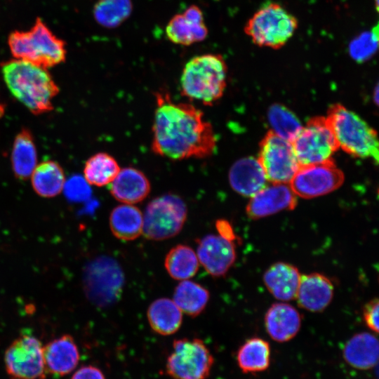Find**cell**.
I'll return each mask as SVG.
<instances>
[{
  "mask_svg": "<svg viewBox=\"0 0 379 379\" xmlns=\"http://www.w3.org/2000/svg\"><path fill=\"white\" fill-rule=\"evenodd\" d=\"M152 151L171 160L204 159L216 149L212 124L203 112L187 102H174L168 92L155 93Z\"/></svg>",
  "mask_w": 379,
  "mask_h": 379,
  "instance_id": "6da1fadb",
  "label": "cell"
},
{
  "mask_svg": "<svg viewBox=\"0 0 379 379\" xmlns=\"http://www.w3.org/2000/svg\"><path fill=\"white\" fill-rule=\"evenodd\" d=\"M1 72L11 94L31 112L40 114L53 109L59 88L47 69L15 59L3 63Z\"/></svg>",
  "mask_w": 379,
  "mask_h": 379,
  "instance_id": "7a4b0ae2",
  "label": "cell"
},
{
  "mask_svg": "<svg viewBox=\"0 0 379 379\" xmlns=\"http://www.w3.org/2000/svg\"><path fill=\"white\" fill-rule=\"evenodd\" d=\"M227 75V66L220 54L206 53L193 57L182 69L181 95L212 106L224 94Z\"/></svg>",
  "mask_w": 379,
  "mask_h": 379,
  "instance_id": "3957f363",
  "label": "cell"
},
{
  "mask_svg": "<svg viewBox=\"0 0 379 379\" xmlns=\"http://www.w3.org/2000/svg\"><path fill=\"white\" fill-rule=\"evenodd\" d=\"M339 148L359 158L378 162L376 131L352 111L341 104L330 107L326 117Z\"/></svg>",
  "mask_w": 379,
  "mask_h": 379,
  "instance_id": "277c9868",
  "label": "cell"
},
{
  "mask_svg": "<svg viewBox=\"0 0 379 379\" xmlns=\"http://www.w3.org/2000/svg\"><path fill=\"white\" fill-rule=\"evenodd\" d=\"M8 45L15 59L45 69L60 64L66 58L65 42L57 38L39 18L29 30L11 33Z\"/></svg>",
  "mask_w": 379,
  "mask_h": 379,
  "instance_id": "5b68a950",
  "label": "cell"
},
{
  "mask_svg": "<svg viewBox=\"0 0 379 379\" xmlns=\"http://www.w3.org/2000/svg\"><path fill=\"white\" fill-rule=\"evenodd\" d=\"M298 27L296 17L282 5L268 2L248 19L244 30L255 45L279 49L293 36Z\"/></svg>",
  "mask_w": 379,
  "mask_h": 379,
  "instance_id": "8992f818",
  "label": "cell"
},
{
  "mask_svg": "<svg viewBox=\"0 0 379 379\" xmlns=\"http://www.w3.org/2000/svg\"><path fill=\"white\" fill-rule=\"evenodd\" d=\"M187 215V206L179 196L166 194L156 197L146 206L142 233L155 241L173 237L182 229Z\"/></svg>",
  "mask_w": 379,
  "mask_h": 379,
  "instance_id": "52a82bcc",
  "label": "cell"
},
{
  "mask_svg": "<svg viewBox=\"0 0 379 379\" xmlns=\"http://www.w3.org/2000/svg\"><path fill=\"white\" fill-rule=\"evenodd\" d=\"M213 362L211 352L201 339L175 340L167 358L166 372L173 379H206Z\"/></svg>",
  "mask_w": 379,
  "mask_h": 379,
  "instance_id": "ba28073f",
  "label": "cell"
},
{
  "mask_svg": "<svg viewBox=\"0 0 379 379\" xmlns=\"http://www.w3.org/2000/svg\"><path fill=\"white\" fill-rule=\"evenodd\" d=\"M300 166L332 159L339 149L326 117L310 119L291 142Z\"/></svg>",
  "mask_w": 379,
  "mask_h": 379,
  "instance_id": "9c48e42d",
  "label": "cell"
},
{
  "mask_svg": "<svg viewBox=\"0 0 379 379\" xmlns=\"http://www.w3.org/2000/svg\"><path fill=\"white\" fill-rule=\"evenodd\" d=\"M257 159L272 183L289 184L300 167L291 142L271 130L260 142Z\"/></svg>",
  "mask_w": 379,
  "mask_h": 379,
  "instance_id": "30bf717a",
  "label": "cell"
},
{
  "mask_svg": "<svg viewBox=\"0 0 379 379\" xmlns=\"http://www.w3.org/2000/svg\"><path fill=\"white\" fill-rule=\"evenodd\" d=\"M84 283L88 298L100 306H108L120 297L124 276L119 263L109 257L93 260L86 270Z\"/></svg>",
  "mask_w": 379,
  "mask_h": 379,
  "instance_id": "8fae6325",
  "label": "cell"
},
{
  "mask_svg": "<svg viewBox=\"0 0 379 379\" xmlns=\"http://www.w3.org/2000/svg\"><path fill=\"white\" fill-rule=\"evenodd\" d=\"M344 174L332 159L319 164L300 166L289 182L297 197L312 199L339 188Z\"/></svg>",
  "mask_w": 379,
  "mask_h": 379,
  "instance_id": "7c38bea8",
  "label": "cell"
},
{
  "mask_svg": "<svg viewBox=\"0 0 379 379\" xmlns=\"http://www.w3.org/2000/svg\"><path fill=\"white\" fill-rule=\"evenodd\" d=\"M4 362L7 373L15 379H44L46 376L43 346L33 335L17 338L6 350Z\"/></svg>",
  "mask_w": 379,
  "mask_h": 379,
  "instance_id": "4fadbf2b",
  "label": "cell"
},
{
  "mask_svg": "<svg viewBox=\"0 0 379 379\" xmlns=\"http://www.w3.org/2000/svg\"><path fill=\"white\" fill-rule=\"evenodd\" d=\"M297 203V196L289 184L270 182L250 197L246 211L250 218L257 220L281 211L293 210Z\"/></svg>",
  "mask_w": 379,
  "mask_h": 379,
  "instance_id": "5bb4252c",
  "label": "cell"
},
{
  "mask_svg": "<svg viewBox=\"0 0 379 379\" xmlns=\"http://www.w3.org/2000/svg\"><path fill=\"white\" fill-rule=\"evenodd\" d=\"M197 243L196 253L206 271L215 277L224 276L236 260L234 243L215 234L206 235Z\"/></svg>",
  "mask_w": 379,
  "mask_h": 379,
  "instance_id": "9a60e30c",
  "label": "cell"
},
{
  "mask_svg": "<svg viewBox=\"0 0 379 379\" xmlns=\"http://www.w3.org/2000/svg\"><path fill=\"white\" fill-rule=\"evenodd\" d=\"M208 34L201 8L190 6L183 13L176 14L168 21L166 34L172 43L190 46L206 39Z\"/></svg>",
  "mask_w": 379,
  "mask_h": 379,
  "instance_id": "2e32d148",
  "label": "cell"
},
{
  "mask_svg": "<svg viewBox=\"0 0 379 379\" xmlns=\"http://www.w3.org/2000/svg\"><path fill=\"white\" fill-rule=\"evenodd\" d=\"M333 297V285L327 277L318 272L301 275L295 298L299 307L310 312H321Z\"/></svg>",
  "mask_w": 379,
  "mask_h": 379,
  "instance_id": "e0dca14e",
  "label": "cell"
},
{
  "mask_svg": "<svg viewBox=\"0 0 379 379\" xmlns=\"http://www.w3.org/2000/svg\"><path fill=\"white\" fill-rule=\"evenodd\" d=\"M109 185L110 194L116 200L133 205L145 199L151 190L145 174L131 166L121 168Z\"/></svg>",
  "mask_w": 379,
  "mask_h": 379,
  "instance_id": "ac0fdd59",
  "label": "cell"
},
{
  "mask_svg": "<svg viewBox=\"0 0 379 379\" xmlns=\"http://www.w3.org/2000/svg\"><path fill=\"white\" fill-rule=\"evenodd\" d=\"M46 372L62 376L72 372L79 361V352L74 338L63 335L43 346Z\"/></svg>",
  "mask_w": 379,
  "mask_h": 379,
  "instance_id": "d6986e66",
  "label": "cell"
},
{
  "mask_svg": "<svg viewBox=\"0 0 379 379\" xmlns=\"http://www.w3.org/2000/svg\"><path fill=\"white\" fill-rule=\"evenodd\" d=\"M229 182L234 191L241 196L251 197L267 185V179L258 159L241 158L231 166Z\"/></svg>",
  "mask_w": 379,
  "mask_h": 379,
  "instance_id": "ffe728a7",
  "label": "cell"
},
{
  "mask_svg": "<svg viewBox=\"0 0 379 379\" xmlns=\"http://www.w3.org/2000/svg\"><path fill=\"white\" fill-rule=\"evenodd\" d=\"M301 316L292 305L277 302L271 305L265 316V326L268 335L279 343L289 341L298 333Z\"/></svg>",
  "mask_w": 379,
  "mask_h": 379,
  "instance_id": "44dd1931",
  "label": "cell"
},
{
  "mask_svg": "<svg viewBox=\"0 0 379 379\" xmlns=\"http://www.w3.org/2000/svg\"><path fill=\"white\" fill-rule=\"evenodd\" d=\"M301 274L289 263L278 262L272 265L263 274V282L277 299L288 301L295 298Z\"/></svg>",
  "mask_w": 379,
  "mask_h": 379,
  "instance_id": "7402d4cb",
  "label": "cell"
},
{
  "mask_svg": "<svg viewBox=\"0 0 379 379\" xmlns=\"http://www.w3.org/2000/svg\"><path fill=\"white\" fill-rule=\"evenodd\" d=\"M379 345L377 338L367 332L354 335L346 343L343 356L352 367L368 370L378 362Z\"/></svg>",
  "mask_w": 379,
  "mask_h": 379,
  "instance_id": "603a6c76",
  "label": "cell"
},
{
  "mask_svg": "<svg viewBox=\"0 0 379 379\" xmlns=\"http://www.w3.org/2000/svg\"><path fill=\"white\" fill-rule=\"evenodd\" d=\"M109 227L117 238L124 241L134 240L142 233L143 215L133 204L118 205L111 211Z\"/></svg>",
  "mask_w": 379,
  "mask_h": 379,
  "instance_id": "cb8c5ba5",
  "label": "cell"
},
{
  "mask_svg": "<svg viewBox=\"0 0 379 379\" xmlns=\"http://www.w3.org/2000/svg\"><path fill=\"white\" fill-rule=\"evenodd\" d=\"M37 164V151L33 136L29 130L22 129L13 142L11 152L13 173L18 179L27 180Z\"/></svg>",
  "mask_w": 379,
  "mask_h": 379,
  "instance_id": "d4e9b609",
  "label": "cell"
},
{
  "mask_svg": "<svg viewBox=\"0 0 379 379\" xmlns=\"http://www.w3.org/2000/svg\"><path fill=\"white\" fill-rule=\"evenodd\" d=\"M147 319L154 331L168 335L180 328L182 314L173 300L162 298L151 303L147 310Z\"/></svg>",
  "mask_w": 379,
  "mask_h": 379,
  "instance_id": "484cf974",
  "label": "cell"
},
{
  "mask_svg": "<svg viewBox=\"0 0 379 379\" xmlns=\"http://www.w3.org/2000/svg\"><path fill=\"white\" fill-rule=\"evenodd\" d=\"M30 178L34 192L45 198L58 195L63 190L66 181L62 168L51 160L38 164Z\"/></svg>",
  "mask_w": 379,
  "mask_h": 379,
  "instance_id": "4316f807",
  "label": "cell"
},
{
  "mask_svg": "<svg viewBox=\"0 0 379 379\" xmlns=\"http://www.w3.org/2000/svg\"><path fill=\"white\" fill-rule=\"evenodd\" d=\"M270 346L258 337L248 339L239 348L237 361L244 373H256L267 370L270 364Z\"/></svg>",
  "mask_w": 379,
  "mask_h": 379,
  "instance_id": "83f0119b",
  "label": "cell"
},
{
  "mask_svg": "<svg viewBox=\"0 0 379 379\" xmlns=\"http://www.w3.org/2000/svg\"><path fill=\"white\" fill-rule=\"evenodd\" d=\"M209 297V292L206 288L187 279L182 281L176 286L173 300L181 312L194 317L205 309Z\"/></svg>",
  "mask_w": 379,
  "mask_h": 379,
  "instance_id": "f1b7e54d",
  "label": "cell"
},
{
  "mask_svg": "<svg viewBox=\"0 0 379 379\" xmlns=\"http://www.w3.org/2000/svg\"><path fill=\"white\" fill-rule=\"evenodd\" d=\"M199 262L197 253L190 246L179 244L167 253L164 265L173 279L183 281L196 274Z\"/></svg>",
  "mask_w": 379,
  "mask_h": 379,
  "instance_id": "f546056e",
  "label": "cell"
},
{
  "mask_svg": "<svg viewBox=\"0 0 379 379\" xmlns=\"http://www.w3.org/2000/svg\"><path fill=\"white\" fill-rule=\"evenodd\" d=\"M120 169L114 157L106 152H98L86 161L84 178L89 185L103 187L113 181Z\"/></svg>",
  "mask_w": 379,
  "mask_h": 379,
  "instance_id": "4dcf8cb0",
  "label": "cell"
},
{
  "mask_svg": "<svg viewBox=\"0 0 379 379\" xmlns=\"http://www.w3.org/2000/svg\"><path fill=\"white\" fill-rule=\"evenodd\" d=\"M133 8L132 0H98L94 5L93 14L100 26L114 29L129 18Z\"/></svg>",
  "mask_w": 379,
  "mask_h": 379,
  "instance_id": "1f68e13d",
  "label": "cell"
},
{
  "mask_svg": "<svg viewBox=\"0 0 379 379\" xmlns=\"http://www.w3.org/2000/svg\"><path fill=\"white\" fill-rule=\"evenodd\" d=\"M272 130L279 137L292 142L302 128L295 114L279 104L272 105L267 113Z\"/></svg>",
  "mask_w": 379,
  "mask_h": 379,
  "instance_id": "d6a6232c",
  "label": "cell"
},
{
  "mask_svg": "<svg viewBox=\"0 0 379 379\" xmlns=\"http://www.w3.org/2000/svg\"><path fill=\"white\" fill-rule=\"evenodd\" d=\"M378 48V32L374 29L364 32L350 45L349 50L352 58L357 62H364L369 59Z\"/></svg>",
  "mask_w": 379,
  "mask_h": 379,
  "instance_id": "836d02e7",
  "label": "cell"
},
{
  "mask_svg": "<svg viewBox=\"0 0 379 379\" xmlns=\"http://www.w3.org/2000/svg\"><path fill=\"white\" fill-rule=\"evenodd\" d=\"M89 184L84 178L74 176L65 181L63 190L66 196L74 201H82L86 199L90 194Z\"/></svg>",
  "mask_w": 379,
  "mask_h": 379,
  "instance_id": "e575fe53",
  "label": "cell"
},
{
  "mask_svg": "<svg viewBox=\"0 0 379 379\" xmlns=\"http://www.w3.org/2000/svg\"><path fill=\"white\" fill-rule=\"evenodd\" d=\"M378 298H373L368 302L363 308V317L366 326L372 331L378 333Z\"/></svg>",
  "mask_w": 379,
  "mask_h": 379,
  "instance_id": "d590c367",
  "label": "cell"
},
{
  "mask_svg": "<svg viewBox=\"0 0 379 379\" xmlns=\"http://www.w3.org/2000/svg\"><path fill=\"white\" fill-rule=\"evenodd\" d=\"M71 379H105V377L100 369L88 365L79 368Z\"/></svg>",
  "mask_w": 379,
  "mask_h": 379,
  "instance_id": "8d00e7d4",
  "label": "cell"
},
{
  "mask_svg": "<svg viewBox=\"0 0 379 379\" xmlns=\"http://www.w3.org/2000/svg\"><path fill=\"white\" fill-rule=\"evenodd\" d=\"M215 227L218 235L230 241L234 242L237 238L236 234L232 226L227 220H218L215 222Z\"/></svg>",
  "mask_w": 379,
  "mask_h": 379,
  "instance_id": "74e56055",
  "label": "cell"
},
{
  "mask_svg": "<svg viewBox=\"0 0 379 379\" xmlns=\"http://www.w3.org/2000/svg\"><path fill=\"white\" fill-rule=\"evenodd\" d=\"M378 0H375V7H376L377 10H378Z\"/></svg>",
  "mask_w": 379,
  "mask_h": 379,
  "instance_id": "f35d334b",
  "label": "cell"
}]
</instances>
